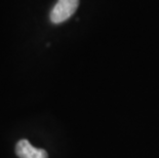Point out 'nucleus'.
I'll list each match as a JSON object with an SVG mask.
<instances>
[{"mask_svg": "<svg viewBox=\"0 0 159 158\" xmlns=\"http://www.w3.org/2000/svg\"><path fill=\"white\" fill-rule=\"evenodd\" d=\"M16 154L19 158H48L45 150L33 147L28 140H20L16 145Z\"/></svg>", "mask_w": 159, "mask_h": 158, "instance_id": "nucleus-2", "label": "nucleus"}, {"mask_svg": "<svg viewBox=\"0 0 159 158\" xmlns=\"http://www.w3.org/2000/svg\"><path fill=\"white\" fill-rule=\"evenodd\" d=\"M79 0H59L50 12V21L53 24H61L67 21L77 11Z\"/></svg>", "mask_w": 159, "mask_h": 158, "instance_id": "nucleus-1", "label": "nucleus"}]
</instances>
